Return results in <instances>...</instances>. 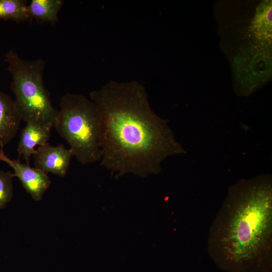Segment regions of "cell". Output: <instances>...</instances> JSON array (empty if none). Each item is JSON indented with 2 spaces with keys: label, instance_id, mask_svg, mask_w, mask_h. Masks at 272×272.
<instances>
[{
  "label": "cell",
  "instance_id": "cell-3",
  "mask_svg": "<svg viewBox=\"0 0 272 272\" xmlns=\"http://www.w3.org/2000/svg\"><path fill=\"white\" fill-rule=\"evenodd\" d=\"M59 106L53 127L74 156L82 164L100 161V122L94 103L83 94L68 93L61 97Z\"/></svg>",
  "mask_w": 272,
  "mask_h": 272
},
{
  "label": "cell",
  "instance_id": "cell-9",
  "mask_svg": "<svg viewBox=\"0 0 272 272\" xmlns=\"http://www.w3.org/2000/svg\"><path fill=\"white\" fill-rule=\"evenodd\" d=\"M62 4V0H32L27 6L28 14L30 18L55 23Z\"/></svg>",
  "mask_w": 272,
  "mask_h": 272
},
{
  "label": "cell",
  "instance_id": "cell-8",
  "mask_svg": "<svg viewBox=\"0 0 272 272\" xmlns=\"http://www.w3.org/2000/svg\"><path fill=\"white\" fill-rule=\"evenodd\" d=\"M22 118L15 101L0 91V148H4L17 134Z\"/></svg>",
  "mask_w": 272,
  "mask_h": 272
},
{
  "label": "cell",
  "instance_id": "cell-2",
  "mask_svg": "<svg viewBox=\"0 0 272 272\" xmlns=\"http://www.w3.org/2000/svg\"><path fill=\"white\" fill-rule=\"evenodd\" d=\"M207 250L227 272L272 269V178L242 179L228 189L209 229Z\"/></svg>",
  "mask_w": 272,
  "mask_h": 272
},
{
  "label": "cell",
  "instance_id": "cell-11",
  "mask_svg": "<svg viewBox=\"0 0 272 272\" xmlns=\"http://www.w3.org/2000/svg\"><path fill=\"white\" fill-rule=\"evenodd\" d=\"M13 173L0 170V209L5 208L11 200L13 194Z\"/></svg>",
  "mask_w": 272,
  "mask_h": 272
},
{
  "label": "cell",
  "instance_id": "cell-7",
  "mask_svg": "<svg viewBox=\"0 0 272 272\" xmlns=\"http://www.w3.org/2000/svg\"><path fill=\"white\" fill-rule=\"evenodd\" d=\"M52 126L36 122H27L21 131L17 151L27 165L36 152V146L48 143Z\"/></svg>",
  "mask_w": 272,
  "mask_h": 272
},
{
  "label": "cell",
  "instance_id": "cell-6",
  "mask_svg": "<svg viewBox=\"0 0 272 272\" xmlns=\"http://www.w3.org/2000/svg\"><path fill=\"white\" fill-rule=\"evenodd\" d=\"M73 156L70 148L62 144L53 146L48 143L39 146L33 155L35 168L62 177L66 175Z\"/></svg>",
  "mask_w": 272,
  "mask_h": 272
},
{
  "label": "cell",
  "instance_id": "cell-10",
  "mask_svg": "<svg viewBox=\"0 0 272 272\" xmlns=\"http://www.w3.org/2000/svg\"><path fill=\"white\" fill-rule=\"evenodd\" d=\"M26 1L0 0V19L21 22L29 19Z\"/></svg>",
  "mask_w": 272,
  "mask_h": 272
},
{
  "label": "cell",
  "instance_id": "cell-5",
  "mask_svg": "<svg viewBox=\"0 0 272 272\" xmlns=\"http://www.w3.org/2000/svg\"><path fill=\"white\" fill-rule=\"evenodd\" d=\"M0 162L7 163L13 169L14 177L19 179L23 188L34 200L39 201L42 198L51 184L48 173L22 163L19 159L10 158L5 153L3 148L0 149Z\"/></svg>",
  "mask_w": 272,
  "mask_h": 272
},
{
  "label": "cell",
  "instance_id": "cell-4",
  "mask_svg": "<svg viewBox=\"0 0 272 272\" xmlns=\"http://www.w3.org/2000/svg\"><path fill=\"white\" fill-rule=\"evenodd\" d=\"M5 61L12 76L14 101L22 120L53 127L58 110L44 86V61L40 58L24 60L12 50L6 53Z\"/></svg>",
  "mask_w": 272,
  "mask_h": 272
},
{
  "label": "cell",
  "instance_id": "cell-1",
  "mask_svg": "<svg viewBox=\"0 0 272 272\" xmlns=\"http://www.w3.org/2000/svg\"><path fill=\"white\" fill-rule=\"evenodd\" d=\"M89 96L99 119L100 164L117 176L157 174L166 158L186 153L138 82L111 80Z\"/></svg>",
  "mask_w": 272,
  "mask_h": 272
}]
</instances>
